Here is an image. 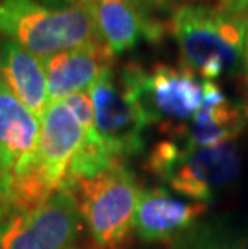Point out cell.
<instances>
[{
	"label": "cell",
	"mask_w": 248,
	"mask_h": 249,
	"mask_svg": "<svg viewBox=\"0 0 248 249\" xmlns=\"http://www.w3.org/2000/svg\"><path fill=\"white\" fill-rule=\"evenodd\" d=\"M182 58V66L205 81L232 76L244 70L247 31L244 18L219 7L182 3L170 24Z\"/></svg>",
	"instance_id": "cell-1"
},
{
	"label": "cell",
	"mask_w": 248,
	"mask_h": 249,
	"mask_svg": "<svg viewBox=\"0 0 248 249\" xmlns=\"http://www.w3.org/2000/svg\"><path fill=\"white\" fill-rule=\"evenodd\" d=\"M0 34L39 60L103 42L81 0L61 8L38 0H0Z\"/></svg>",
	"instance_id": "cell-2"
},
{
	"label": "cell",
	"mask_w": 248,
	"mask_h": 249,
	"mask_svg": "<svg viewBox=\"0 0 248 249\" xmlns=\"http://www.w3.org/2000/svg\"><path fill=\"white\" fill-rule=\"evenodd\" d=\"M145 167L179 195L208 204L239 178L242 158L234 142L191 148L168 139L152 148Z\"/></svg>",
	"instance_id": "cell-3"
},
{
	"label": "cell",
	"mask_w": 248,
	"mask_h": 249,
	"mask_svg": "<svg viewBox=\"0 0 248 249\" xmlns=\"http://www.w3.org/2000/svg\"><path fill=\"white\" fill-rule=\"evenodd\" d=\"M98 249H123L134 230L140 187L124 160L71 187Z\"/></svg>",
	"instance_id": "cell-4"
},
{
	"label": "cell",
	"mask_w": 248,
	"mask_h": 249,
	"mask_svg": "<svg viewBox=\"0 0 248 249\" xmlns=\"http://www.w3.org/2000/svg\"><path fill=\"white\" fill-rule=\"evenodd\" d=\"M89 93L95 109V130L108 150L119 160L142 153L150 121L137 97L133 63L103 72Z\"/></svg>",
	"instance_id": "cell-5"
},
{
	"label": "cell",
	"mask_w": 248,
	"mask_h": 249,
	"mask_svg": "<svg viewBox=\"0 0 248 249\" xmlns=\"http://www.w3.org/2000/svg\"><path fill=\"white\" fill-rule=\"evenodd\" d=\"M82 220L75 193L58 190L33 209L0 213V249H71Z\"/></svg>",
	"instance_id": "cell-6"
},
{
	"label": "cell",
	"mask_w": 248,
	"mask_h": 249,
	"mask_svg": "<svg viewBox=\"0 0 248 249\" xmlns=\"http://www.w3.org/2000/svg\"><path fill=\"white\" fill-rule=\"evenodd\" d=\"M133 74L147 118L165 135L189 123L202 107L203 82L186 66L160 63L145 71L133 63Z\"/></svg>",
	"instance_id": "cell-7"
},
{
	"label": "cell",
	"mask_w": 248,
	"mask_h": 249,
	"mask_svg": "<svg viewBox=\"0 0 248 249\" xmlns=\"http://www.w3.org/2000/svg\"><path fill=\"white\" fill-rule=\"evenodd\" d=\"M40 119L0 79V174L8 187L38 161Z\"/></svg>",
	"instance_id": "cell-8"
},
{
	"label": "cell",
	"mask_w": 248,
	"mask_h": 249,
	"mask_svg": "<svg viewBox=\"0 0 248 249\" xmlns=\"http://www.w3.org/2000/svg\"><path fill=\"white\" fill-rule=\"evenodd\" d=\"M248 123L245 105L234 103L214 81H203V102L193 118L170 134L191 148H211L234 142Z\"/></svg>",
	"instance_id": "cell-9"
},
{
	"label": "cell",
	"mask_w": 248,
	"mask_h": 249,
	"mask_svg": "<svg viewBox=\"0 0 248 249\" xmlns=\"http://www.w3.org/2000/svg\"><path fill=\"white\" fill-rule=\"evenodd\" d=\"M84 140V130L63 102H52L40 116V139L36 167L52 188H66L68 172Z\"/></svg>",
	"instance_id": "cell-10"
},
{
	"label": "cell",
	"mask_w": 248,
	"mask_h": 249,
	"mask_svg": "<svg viewBox=\"0 0 248 249\" xmlns=\"http://www.w3.org/2000/svg\"><path fill=\"white\" fill-rule=\"evenodd\" d=\"M208 204L189 203L172 196L166 188L153 187L140 192L134 217V231L145 243H171L197 224Z\"/></svg>",
	"instance_id": "cell-11"
},
{
	"label": "cell",
	"mask_w": 248,
	"mask_h": 249,
	"mask_svg": "<svg viewBox=\"0 0 248 249\" xmlns=\"http://www.w3.org/2000/svg\"><path fill=\"white\" fill-rule=\"evenodd\" d=\"M81 3L114 56L133 50L142 40L160 42L165 36V24L142 15L129 0H81Z\"/></svg>",
	"instance_id": "cell-12"
},
{
	"label": "cell",
	"mask_w": 248,
	"mask_h": 249,
	"mask_svg": "<svg viewBox=\"0 0 248 249\" xmlns=\"http://www.w3.org/2000/svg\"><path fill=\"white\" fill-rule=\"evenodd\" d=\"M114 55L105 42L66 50L45 58L49 102H63L73 93L89 90L103 72L113 68Z\"/></svg>",
	"instance_id": "cell-13"
},
{
	"label": "cell",
	"mask_w": 248,
	"mask_h": 249,
	"mask_svg": "<svg viewBox=\"0 0 248 249\" xmlns=\"http://www.w3.org/2000/svg\"><path fill=\"white\" fill-rule=\"evenodd\" d=\"M0 79L26 108L40 119L49 107L44 61L17 42L0 40Z\"/></svg>",
	"instance_id": "cell-14"
},
{
	"label": "cell",
	"mask_w": 248,
	"mask_h": 249,
	"mask_svg": "<svg viewBox=\"0 0 248 249\" xmlns=\"http://www.w3.org/2000/svg\"><path fill=\"white\" fill-rule=\"evenodd\" d=\"M168 249H248V229L224 219L197 222Z\"/></svg>",
	"instance_id": "cell-15"
},
{
	"label": "cell",
	"mask_w": 248,
	"mask_h": 249,
	"mask_svg": "<svg viewBox=\"0 0 248 249\" xmlns=\"http://www.w3.org/2000/svg\"><path fill=\"white\" fill-rule=\"evenodd\" d=\"M63 103L75 114L77 123L82 127L84 135L95 130V109H94L92 97L89 93V90L70 95L68 98L63 100Z\"/></svg>",
	"instance_id": "cell-16"
},
{
	"label": "cell",
	"mask_w": 248,
	"mask_h": 249,
	"mask_svg": "<svg viewBox=\"0 0 248 249\" xmlns=\"http://www.w3.org/2000/svg\"><path fill=\"white\" fill-rule=\"evenodd\" d=\"M129 2L133 3L142 15L153 18V13L168 8L172 0H129Z\"/></svg>",
	"instance_id": "cell-17"
},
{
	"label": "cell",
	"mask_w": 248,
	"mask_h": 249,
	"mask_svg": "<svg viewBox=\"0 0 248 249\" xmlns=\"http://www.w3.org/2000/svg\"><path fill=\"white\" fill-rule=\"evenodd\" d=\"M218 7L226 13L244 18L248 13V0H219Z\"/></svg>",
	"instance_id": "cell-18"
},
{
	"label": "cell",
	"mask_w": 248,
	"mask_h": 249,
	"mask_svg": "<svg viewBox=\"0 0 248 249\" xmlns=\"http://www.w3.org/2000/svg\"><path fill=\"white\" fill-rule=\"evenodd\" d=\"M7 193H8V183H7V180H5V177L0 174V209L7 203Z\"/></svg>",
	"instance_id": "cell-19"
},
{
	"label": "cell",
	"mask_w": 248,
	"mask_h": 249,
	"mask_svg": "<svg viewBox=\"0 0 248 249\" xmlns=\"http://www.w3.org/2000/svg\"><path fill=\"white\" fill-rule=\"evenodd\" d=\"M44 2V5H50V7H70V5H75L77 3L79 0H42Z\"/></svg>",
	"instance_id": "cell-20"
},
{
	"label": "cell",
	"mask_w": 248,
	"mask_h": 249,
	"mask_svg": "<svg viewBox=\"0 0 248 249\" xmlns=\"http://www.w3.org/2000/svg\"><path fill=\"white\" fill-rule=\"evenodd\" d=\"M244 71H245V84H247V97H248V45H247V53H245V63H244ZM247 111H248V100L245 103Z\"/></svg>",
	"instance_id": "cell-21"
},
{
	"label": "cell",
	"mask_w": 248,
	"mask_h": 249,
	"mask_svg": "<svg viewBox=\"0 0 248 249\" xmlns=\"http://www.w3.org/2000/svg\"><path fill=\"white\" fill-rule=\"evenodd\" d=\"M244 23H245V31H247V40H248V13L244 17Z\"/></svg>",
	"instance_id": "cell-22"
}]
</instances>
